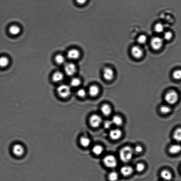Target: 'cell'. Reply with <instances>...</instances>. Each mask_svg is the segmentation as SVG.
<instances>
[{"label":"cell","instance_id":"cell-1","mask_svg":"<svg viewBox=\"0 0 181 181\" xmlns=\"http://www.w3.org/2000/svg\"><path fill=\"white\" fill-rule=\"evenodd\" d=\"M134 152L132 148L129 146H125L120 151V158L124 162H129L132 158Z\"/></svg>","mask_w":181,"mask_h":181},{"label":"cell","instance_id":"cell-2","mask_svg":"<svg viewBox=\"0 0 181 181\" xmlns=\"http://www.w3.org/2000/svg\"><path fill=\"white\" fill-rule=\"evenodd\" d=\"M71 87L66 84L60 85L57 89V92L58 96L63 98H68L71 94Z\"/></svg>","mask_w":181,"mask_h":181},{"label":"cell","instance_id":"cell-3","mask_svg":"<svg viewBox=\"0 0 181 181\" xmlns=\"http://www.w3.org/2000/svg\"><path fill=\"white\" fill-rule=\"evenodd\" d=\"M164 99L166 102L168 104H174L178 100L179 96L176 91L173 90L170 91L166 94Z\"/></svg>","mask_w":181,"mask_h":181},{"label":"cell","instance_id":"cell-4","mask_svg":"<svg viewBox=\"0 0 181 181\" xmlns=\"http://www.w3.org/2000/svg\"><path fill=\"white\" fill-rule=\"evenodd\" d=\"M103 163L106 167L113 168L118 165V161L116 157L112 155H108L103 159Z\"/></svg>","mask_w":181,"mask_h":181},{"label":"cell","instance_id":"cell-5","mask_svg":"<svg viewBox=\"0 0 181 181\" xmlns=\"http://www.w3.org/2000/svg\"><path fill=\"white\" fill-rule=\"evenodd\" d=\"M89 123L93 128H97L100 126L103 120L101 117L98 114H94L89 118Z\"/></svg>","mask_w":181,"mask_h":181},{"label":"cell","instance_id":"cell-6","mask_svg":"<svg viewBox=\"0 0 181 181\" xmlns=\"http://www.w3.org/2000/svg\"><path fill=\"white\" fill-rule=\"evenodd\" d=\"M65 74L69 77H72L75 74L77 71V67L73 63H66L64 67Z\"/></svg>","mask_w":181,"mask_h":181},{"label":"cell","instance_id":"cell-7","mask_svg":"<svg viewBox=\"0 0 181 181\" xmlns=\"http://www.w3.org/2000/svg\"><path fill=\"white\" fill-rule=\"evenodd\" d=\"M164 43L163 39L160 37H154L150 41L151 47L154 50H158L162 47Z\"/></svg>","mask_w":181,"mask_h":181},{"label":"cell","instance_id":"cell-8","mask_svg":"<svg viewBox=\"0 0 181 181\" xmlns=\"http://www.w3.org/2000/svg\"><path fill=\"white\" fill-rule=\"evenodd\" d=\"M131 53L133 57L136 59H140L142 57L143 51V49L140 46L136 45L132 48Z\"/></svg>","mask_w":181,"mask_h":181},{"label":"cell","instance_id":"cell-9","mask_svg":"<svg viewBox=\"0 0 181 181\" xmlns=\"http://www.w3.org/2000/svg\"><path fill=\"white\" fill-rule=\"evenodd\" d=\"M103 76L105 80L110 81L113 80L114 77V71L112 68L106 67L103 71Z\"/></svg>","mask_w":181,"mask_h":181},{"label":"cell","instance_id":"cell-10","mask_svg":"<svg viewBox=\"0 0 181 181\" xmlns=\"http://www.w3.org/2000/svg\"><path fill=\"white\" fill-rule=\"evenodd\" d=\"M80 52L79 50L76 49H70L67 52V58L71 60H76L80 58Z\"/></svg>","mask_w":181,"mask_h":181},{"label":"cell","instance_id":"cell-11","mask_svg":"<svg viewBox=\"0 0 181 181\" xmlns=\"http://www.w3.org/2000/svg\"><path fill=\"white\" fill-rule=\"evenodd\" d=\"M122 136V132L119 129L111 130L109 133V136L112 140H119Z\"/></svg>","mask_w":181,"mask_h":181},{"label":"cell","instance_id":"cell-12","mask_svg":"<svg viewBox=\"0 0 181 181\" xmlns=\"http://www.w3.org/2000/svg\"><path fill=\"white\" fill-rule=\"evenodd\" d=\"M12 151L13 154L17 157L23 155L25 152V150L23 146L19 144L15 145L13 148Z\"/></svg>","mask_w":181,"mask_h":181},{"label":"cell","instance_id":"cell-13","mask_svg":"<svg viewBox=\"0 0 181 181\" xmlns=\"http://www.w3.org/2000/svg\"><path fill=\"white\" fill-rule=\"evenodd\" d=\"M64 78L63 73L60 71H56L53 73L52 76V79L55 83H59L62 81Z\"/></svg>","mask_w":181,"mask_h":181},{"label":"cell","instance_id":"cell-14","mask_svg":"<svg viewBox=\"0 0 181 181\" xmlns=\"http://www.w3.org/2000/svg\"><path fill=\"white\" fill-rule=\"evenodd\" d=\"M100 92V88L96 85H91L89 87L88 90V93L92 97L97 96L99 94Z\"/></svg>","mask_w":181,"mask_h":181},{"label":"cell","instance_id":"cell-15","mask_svg":"<svg viewBox=\"0 0 181 181\" xmlns=\"http://www.w3.org/2000/svg\"><path fill=\"white\" fill-rule=\"evenodd\" d=\"M102 113L106 116H110L112 113V110L111 107L108 104H103L101 108Z\"/></svg>","mask_w":181,"mask_h":181},{"label":"cell","instance_id":"cell-16","mask_svg":"<svg viewBox=\"0 0 181 181\" xmlns=\"http://www.w3.org/2000/svg\"><path fill=\"white\" fill-rule=\"evenodd\" d=\"M134 170L130 166H126L122 167L120 169V173L122 176H130L133 172Z\"/></svg>","mask_w":181,"mask_h":181},{"label":"cell","instance_id":"cell-17","mask_svg":"<svg viewBox=\"0 0 181 181\" xmlns=\"http://www.w3.org/2000/svg\"><path fill=\"white\" fill-rule=\"evenodd\" d=\"M79 142L80 145L85 148L89 147L91 143L90 139L86 136H82L81 137Z\"/></svg>","mask_w":181,"mask_h":181},{"label":"cell","instance_id":"cell-18","mask_svg":"<svg viewBox=\"0 0 181 181\" xmlns=\"http://www.w3.org/2000/svg\"><path fill=\"white\" fill-rule=\"evenodd\" d=\"M104 151V148L100 145H96L94 146L92 149L93 153L96 155H101Z\"/></svg>","mask_w":181,"mask_h":181},{"label":"cell","instance_id":"cell-19","mask_svg":"<svg viewBox=\"0 0 181 181\" xmlns=\"http://www.w3.org/2000/svg\"><path fill=\"white\" fill-rule=\"evenodd\" d=\"M181 151V146L178 144L173 145L169 149V152L170 154H175L179 153Z\"/></svg>","mask_w":181,"mask_h":181},{"label":"cell","instance_id":"cell-20","mask_svg":"<svg viewBox=\"0 0 181 181\" xmlns=\"http://www.w3.org/2000/svg\"><path fill=\"white\" fill-rule=\"evenodd\" d=\"M161 176L162 178L166 181H169L172 178L171 173L167 170H163L161 173Z\"/></svg>","mask_w":181,"mask_h":181},{"label":"cell","instance_id":"cell-21","mask_svg":"<svg viewBox=\"0 0 181 181\" xmlns=\"http://www.w3.org/2000/svg\"><path fill=\"white\" fill-rule=\"evenodd\" d=\"M112 122L113 124L116 126H120L122 125L123 123V120L122 118L118 116H115L112 118Z\"/></svg>","mask_w":181,"mask_h":181},{"label":"cell","instance_id":"cell-22","mask_svg":"<svg viewBox=\"0 0 181 181\" xmlns=\"http://www.w3.org/2000/svg\"><path fill=\"white\" fill-rule=\"evenodd\" d=\"M55 61L58 65H62L65 63V58L62 55L58 54L55 56Z\"/></svg>","mask_w":181,"mask_h":181},{"label":"cell","instance_id":"cell-23","mask_svg":"<svg viewBox=\"0 0 181 181\" xmlns=\"http://www.w3.org/2000/svg\"><path fill=\"white\" fill-rule=\"evenodd\" d=\"M81 81L80 79L77 77L73 78L70 81V85L72 87H77L80 86Z\"/></svg>","mask_w":181,"mask_h":181},{"label":"cell","instance_id":"cell-24","mask_svg":"<svg viewBox=\"0 0 181 181\" xmlns=\"http://www.w3.org/2000/svg\"><path fill=\"white\" fill-rule=\"evenodd\" d=\"M21 29L18 26L13 25L10 27L9 31L10 34L13 35H18L20 33Z\"/></svg>","mask_w":181,"mask_h":181},{"label":"cell","instance_id":"cell-25","mask_svg":"<svg viewBox=\"0 0 181 181\" xmlns=\"http://www.w3.org/2000/svg\"><path fill=\"white\" fill-rule=\"evenodd\" d=\"M173 138L176 141L181 142V128H178L175 130L173 135Z\"/></svg>","mask_w":181,"mask_h":181},{"label":"cell","instance_id":"cell-26","mask_svg":"<svg viewBox=\"0 0 181 181\" xmlns=\"http://www.w3.org/2000/svg\"><path fill=\"white\" fill-rule=\"evenodd\" d=\"M160 110L163 114H167L171 112V108L168 106L163 105L160 107Z\"/></svg>","mask_w":181,"mask_h":181},{"label":"cell","instance_id":"cell-27","mask_svg":"<svg viewBox=\"0 0 181 181\" xmlns=\"http://www.w3.org/2000/svg\"><path fill=\"white\" fill-rule=\"evenodd\" d=\"M119 178V175L116 172H111L108 175V179L110 181H116Z\"/></svg>","mask_w":181,"mask_h":181},{"label":"cell","instance_id":"cell-28","mask_svg":"<svg viewBox=\"0 0 181 181\" xmlns=\"http://www.w3.org/2000/svg\"><path fill=\"white\" fill-rule=\"evenodd\" d=\"M9 61L7 57H3L0 58V67L4 68L7 66L9 65Z\"/></svg>","mask_w":181,"mask_h":181},{"label":"cell","instance_id":"cell-29","mask_svg":"<svg viewBox=\"0 0 181 181\" xmlns=\"http://www.w3.org/2000/svg\"><path fill=\"white\" fill-rule=\"evenodd\" d=\"M155 31L158 33H161L164 32V27L162 24L160 23H157L155 26Z\"/></svg>","mask_w":181,"mask_h":181},{"label":"cell","instance_id":"cell-30","mask_svg":"<svg viewBox=\"0 0 181 181\" xmlns=\"http://www.w3.org/2000/svg\"><path fill=\"white\" fill-rule=\"evenodd\" d=\"M86 91L84 89L81 88L78 89L77 91V94L78 96L80 98H83L86 97L87 95Z\"/></svg>","mask_w":181,"mask_h":181},{"label":"cell","instance_id":"cell-31","mask_svg":"<svg viewBox=\"0 0 181 181\" xmlns=\"http://www.w3.org/2000/svg\"><path fill=\"white\" fill-rule=\"evenodd\" d=\"M172 76L175 80H179L181 79V70H176L173 72Z\"/></svg>","mask_w":181,"mask_h":181},{"label":"cell","instance_id":"cell-32","mask_svg":"<svg viewBox=\"0 0 181 181\" xmlns=\"http://www.w3.org/2000/svg\"><path fill=\"white\" fill-rule=\"evenodd\" d=\"M147 38L146 35H141L140 36L137 38L138 43L140 44H144L147 41Z\"/></svg>","mask_w":181,"mask_h":181},{"label":"cell","instance_id":"cell-33","mask_svg":"<svg viewBox=\"0 0 181 181\" xmlns=\"http://www.w3.org/2000/svg\"><path fill=\"white\" fill-rule=\"evenodd\" d=\"M173 37V34L171 32L167 31L164 33V39L167 41H169Z\"/></svg>","mask_w":181,"mask_h":181},{"label":"cell","instance_id":"cell-34","mask_svg":"<svg viewBox=\"0 0 181 181\" xmlns=\"http://www.w3.org/2000/svg\"><path fill=\"white\" fill-rule=\"evenodd\" d=\"M145 168V166L144 164H142V163H138L137 164L136 167V170L139 172H141L143 171L144 170Z\"/></svg>","mask_w":181,"mask_h":181},{"label":"cell","instance_id":"cell-35","mask_svg":"<svg viewBox=\"0 0 181 181\" xmlns=\"http://www.w3.org/2000/svg\"><path fill=\"white\" fill-rule=\"evenodd\" d=\"M112 121L106 120L104 122V127L106 129H109L113 125Z\"/></svg>","mask_w":181,"mask_h":181},{"label":"cell","instance_id":"cell-36","mask_svg":"<svg viewBox=\"0 0 181 181\" xmlns=\"http://www.w3.org/2000/svg\"><path fill=\"white\" fill-rule=\"evenodd\" d=\"M134 152L136 153L139 154L141 153L143 151V148L141 146H136L134 150Z\"/></svg>","mask_w":181,"mask_h":181},{"label":"cell","instance_id":"cell-37","mask_svg":"<svg viewBox=\"0 0 181 181\" xmlns=\"http://www.w3.org/2000/svg\"><path fill=\"white\" fill-rule=\"evenodd\" d=\"M77 4L80 5H84L87 1V0H76Z\"/></svg>","mask_w":181,"mask_h":181},{"label":"cell","instance_id":"cell-38","mask_svg":"<svg viewBox=\"0 0 181 181\" xmlns=\"http://www.w3.org/2000/svg\"></svg>","mask_w":181,"mask_h":181}]
</instances>
